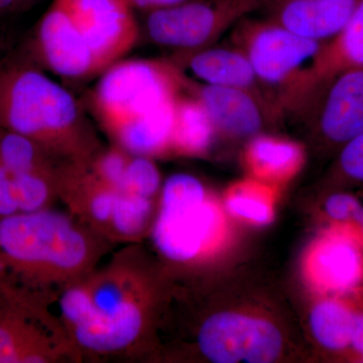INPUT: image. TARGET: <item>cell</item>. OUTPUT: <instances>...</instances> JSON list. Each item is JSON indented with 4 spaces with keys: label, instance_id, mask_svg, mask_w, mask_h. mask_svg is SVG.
<instances>
[{
    "label": "cell",
    "instance_id": "32",
    "mask_svg": "<svg viewBox=\"0 0 363 363\" xmlns=\"http://www.w3.org/2000/svg\"><path fill=\"white\" fill-rule=\"evenodd\" d=\"M1 279H2L1 272H0V281H1Z\"/></svg>",
    "mask_w": 363,
    "mask_h": 363
},
{
    "label": "cell",
    "instance_id": "10",
    "mask_svg": "<svg viewBox=\"0 0 363 363\" xmlns=\"http://www.w3.org/2000/svg\"><path fill=\"white\" fill-rule=\"evenodd\" d=\"M79 28L98 70L116 63L133 47L138 26L128 0H54Z\"/></svg>",
    "mask_w": 363,
    "mask_h": 363
},
{
    "label": "cell",
    "instance_id": "31",
    "mask_svg": "<svg viewBox=\"0 0 363 363\" xmlns=\"http://www.w3.org/2000/svg\"><path fill=\"white\" fill-rule=\"evenodd\" d=\"M25 1V4L26 6H30V4H33V2L37 1V0H23Z\"/></svg>",
    "mask_w": 363,
    "mask_h": 363
},
{
    "label": "cell",
    "instance_id": "21",
    "mask_svg": "<svg viewBox=\"0 0 363 363\" xmlns=\"http://www.w3.org/2000/svg\"><path fill=\"white\" fill-rule=\"evenodd\" d=\"M355 314L336 301L315 306L310 316L313 335L326 350L339 351L350 345Z\"/></svg>",
    "mask_w": 363,
    "mask_h": 363
},
{
    "label": "cell",
    "instance_id": "26",
    "mask_svg": "<svg viewBox=\"0 0 363 363\" xmlns=\"http://www.w3.org/2000/svg\"><path fill=\"white\" fill-rule=\"evenodd\" d=\"M327 214L333 220L345 222L357 221L363 207L357 197L348 193L332 194L325 203Z\"/></svg>",
    "mask_w": 363,
    "mask_h": 363
},
{
    "label": "cell",
    "instance_id": "13",
    "mask_svg": "<svg viewBox=\"0 0 363 363\" xmlns=\"http://www.w3.org/2000/svg\"><path fill=\"white\" fill-rule=\"evenodd\" d=\"M196 98L204 107L216 133L231 138L257 135L267 119L277 117L255 93L240 88L201 85Z\"/></svg>",
    "mask_w": 363,
    "mask_h": 363
},
{
    "label": "cell",
    "instance_id": "4",
    "mask_svg": "<svg viewBox=\"0 0 363 363\" xmlns=\"http://www.w3.org/2000/svg\"><path fill=\"white\" fill-rule=\"evenodd\" d=\"M231 39L247 55L277 117L300 116L321 84L317 62L324 42L250 16L234 26Z\"/></svg>",
    "mask_w": 363,
    "mask_h": 363
},
{
    "label": "cell",
    "instance_id": "3",
    "mask_svg": "<svg viewBox=\"0 0 363 363\" xmlns=\"http://www.w3.org/2000/svg\"><path fill=\"white\" fill-rule=\"evenodd\" d=\"M0 125L28 136L52 157L87 162L96 155L73 95L26 62L0 66Z\"/></svg>",
    "mask_w": 363,
    "mask_h": 363
},
{
    "label": "cell",
    "instance_id": "23",
    "mask_svg": "<svg viewBox=\"0 0 363 363\" xmlns=\"http://www.w3.org/2000/svg\"><path fill=\"white\" fill-rule=\"evenodd\" d=\"M130 157L131 155L125 150L116 147L105 150L98 156L95 155L88 164L100 181L112 188L121 190Z\"/></svg>",
    "mask_w": 363,
    "mask_h": 363
},
{
    "label": "cell",
    "instance_id": "14",
    "mask_svg": "<svg viewBox=\"0 0 363 363\" xmlns=\"http://www.w3.org/2000/svg\"><path fill=\"white\" fill-rule=\"evenodd\" d=\"M360 0H269L266 18L288 30L327 42L340 33Z\"/></svg>",
    "mask_w": 363,
    "mask_h": 363
},
{
    "label": "cell",
    "instance_id": "11",
    "mask_svg": "<svg viewBox=\"0 0 363 363\" xmlns=\"http://www.w3.org/2000/svg\"><path fill=\"white\" fill-rule=\"evenodd\" d=\"M298 117H309L329 145L342 147L363 133V68L346 69L322 81Z\"/></svg>",
    "mask_w": 363,
    "mask_h": 363
},
{
    "label": "cell",
    "instance_id": "29",
    "mask_svg": "<svg viewBox=\"0 0 363 363\" xmlns=\"http://www.w3.org/2000/svg\"><path fill=\"white\" fill-rule=\"evenodd\" d=\"M25 7L23 0H0V16L16 13Z\"/></svg>",
    "mask_w": 363,
    "mask_h": 363
},
{
    "label": "cell",
    "instance_id": "18",
    "mask_svg": "<svg viewBox=\"0 0 363 363\" xmlns=\"http://www.w3.org/2000/svg\"><path fill=\"white\" fill-rule=\"evenodd\" d=\"M351 68H363V0L340 33L324 42L318 57L317 73L321 82Z\"/></svg>",
    "mask_w": 363,
    "mask_h": 363
},
{
    "label": "cell",
    "instance_id": "25",
    "mask_svg": "<svg viewBox=\"0 0 363 363\" xmlns=\"http://www.w3.org/2000/svg\"><path fill=\"white\" fill-rule=\"evenodd\" d=\"M338 169L348 180L363 183V133L341 147Z\"/></svg>",
    "mask_w": 363,
    "mask_h": 363
},
{
    "label": "cell",
    "instance_id": "1",
    "mask_svg": "<svg viewBox=\"0 0 363 363\" xmlns=\"http://www.w3.org/2000/svg\"><path fill=\"white\" fill-rule=\"evenodd\" d=\"M147 279L138 243L59 290L61 327L74 351L98 357L138 355L147 333Z\"/></svg>",
    "mask_w": 363,
    "mask_h": 363
},
{
    "label": "cell",
    "instance_id": "22",
    "mask_svg": "<svg viewBox=\"0 0 363 363\" xmlns=\"http://www.w3.org/2000/svg\"><path fill=\"white\" fill-rule=\"evenodd\" d=\"M161 188V175L156 164L147 157L131 155L121 191L154 199Z\"/></svg>",
    "mask_w": 363,
    "mask_h": 363
},
{
    "label": "cell",
    "instance_id": "27",
    "mask_svg": "<svg viewBox=\"0 0 363 363\" xmlns=\"http://www.w3.org/2000/svg\"><path fill=\"white\" fill-rule=\"evenodd\" d=\"M131 6L140 7V9H147V11H154V9H164L177 6V4H184L189 0H128Z\"/></svg>",
    "mask_w": 363,
    "mask_h": 363
},
{
    "label": "cell",
    "instance_id": "16",
    "mask_svg": "<svg viewBox=\"0 0 363 363\" xmlns=\"http://www.w3.org/2000/svg\"><path fill=\"white\" fill-rule=\"evenodd\" d=\"M309 269L313 281L322 290L350 292L363 279V257L348 238L332 236L315 248Z\"/></svg>",
    "mask_w": 363,
    "mask_h": 363
},
{
    "label": "cell",
    "instance_id": "5",
    "mask_svg": "<svg viewBox=\"0 0 363 363\" xmlns=\"http://www.w3.org/2000/svg\"><path fill=\"white\" fill-rule=\"evenodd\" d=\"M181 79L173 66L135 60L114 63L98 83L95 104L109 133L178 98Z\"/></svg>",
    "mask_w": 363,
    "mask_h": 363
},
{
    "label": "cell",
    "instance_id": "6",
    "mask_svg": "<svg viewBox=\"0 0 363 363\" xmlns=\"http://www.w3.org/2000/svg\"><path fill=\"white\" fill-rule=\"evenodd\" d=\"M217 214L197 178L187 174L169 177L162 187L159 213L152 226L155 245L173 262L194 259L214 233Z\"/></svg>",
    "mask_w": 363,
    "mask_h": 363
},
{
    "label": "cell",
    "instance_id": "28",
    "mask_svg": "<svg viewBox=\"0 0 363 363\" xmlns=\"http://www.w3.org/2000/svg\"><path fill=\"white\" fill-rule=\"evenodd\" d=\"M350 345L363 355V314L355 315Z\"/></svg>",
    "mask_w": 363,
    "mask_h": 363
},
{
    "label": "cell",
    "instance_id": "8",
    "mask_svg": "<svg viewBox=\"0 0 363 363\" xmlns=\"http://www.w3.org/2000/svg\"><path fill=\"white\" fill-rule=\"evenodd\" d=\"M198 346L215 363H269L279 357L283 339L266 320L223 312L202 324Z\"/></svg>",
    "mask_w": 363,
    "mask_h": 363
},
{
    "label": "cell",
    "instance_id": "12",
    "mask_svg": "<svg viewBox=\"0 0 363 363\" xmlns=\"http://www.w3.org/2000/svg\"><path fill=\"white\" fill-rule=\"evenodd\" d=\"M37 40L45 64L58 75L75 79L99 71L82 33L68 13L54 2L40 18Z\"/></svg>",
    "mask_w": 363,
    "mask_h": 363
},
{
    "label": "cell",
    "instance_id": "19",
    "mask_svg": "<svg viewBox=\"0 0 363 363\" xmlns=\"http://www.w3.org/2000/svg\"><path fill=\"white\" fill-rule=\"evenodd\" d=\"M216 133L197 98H178L172 147L183 154L201 155L209 149Z\"/></svg>",
    "mask_w": 363,
    "mask_h": 363
},
{
    "label": "cell",
    "instance_id": "7",
    "mask_svg": "<svg viewBox=\"0 0 363 363\" xmlns=\"http://www.w3.org/2000/svg\"><path fill=\"white\" fill-rule=\"evenodd\" d=\"M269 0H189L150 11L147 30L157 44L186 51L204 49Z\"/></svg>",
    "mask_w": 363,
    "mask_h": 363
},
{
    "label": "cell",
    "instance_id": "30",
    "mask_svg": "<svg viewBox=\"0 0 363 363\" xmlns=\"http://www.w3.org/2000/svg\"><path fill=\"white\" fill-rule=\"evenodd\" d=\"M357 222H358V223H359L360 227H362L363 233V209L362 213H360L359 216H358Z\"/></svg>",
    "mask_w": 363,
    "mask_h": 363
},
{
    "label": "cell",
    "instance_id": "9",
    "mask_svg": "<svg viewBox=\"0 0 363 363\" xmlns=\"http://www.w3.org/2000/svg\"><path fill=\"white\" fill-rule=\"evenodd\" d=\"M0 363H47L74 350L66 338L49 335L37 325L42 314L40 303L11 291L0 289Z\"/></svg>",
    "mask_w": 363,
    "mask_h": 363
},
{
    "label": "cell",
    "instance_id": "24",
    "mask_svg": "<svg viewBox=\"0 0 363 363\" xmlns=\"http://www.w3.org/2000/svg\"><path fill=\"white\" fill-rule=\"evenodd\" d=\"M227 209L236 216L250 219L257 223H267L272 219V211L267 203L247 194H235L226 201Z\"/></svg>",
    "mask_w": 363,
    "mask_h": 363
},
{
    "label": "cell",
    "instance_id": "20",
    "mask_svg": "<svg viewBox=\"0 0 363 363\" xmlns=\"http://www.w3.org/2000/svg\"><path fill=\"white\" fill-rule=\"evenodd\" d=\"M247 156L257 175L272 178L292 175L303 161L302 149L295 143L267 135L253 138Z\"/></svg>",
    "mask_w": 363,
    "mask_h": 363
},
{
    "label": "cell",
    "instance_id": "17",
    "mask_svg": "<svg viewBox=\"0 0 363 363\" xmlns=\"http://www.w3.org/2000/svg\"><path fill=\"white\" fill-rule=\"evenodd\" d=\"M177 100L119 125L111 133L117 147L133 156L147 157L172 147Z\"/></svg>",
    "mask_w": 363,
    "mask_h": 363
},
{
    "label": "cell",
    "instance_id": "2",
    "mask_svg": "<svg viewBox=\"0 0 363 363\" xmlns=\"http://www.w3.org/2000/svg\"><path fill=\"white\" fill-rule=\"evenodd\" d=\"M111 241L52 208L0 218V271L18 290L50 291L96 269Z\"/></svg>",
    "mask_w": 363,
    "mask_h": 363
},
{
    "label": "cell",
    "instance_id": "15",
    "mask_svg": "<svg viewBox=\"0 0 363 363\" xmlns=\"http://www.w3.org/2000/svg\"><path fill=\"white\" fill-rule=\"evenodd\" d=\"M188 67L203 85L247 90L271 107L247 55L235 45L197 50L191 55Z\"/></svg>",
    "mask_w": 363,
    "mask_h": 363
}]
</instances>
